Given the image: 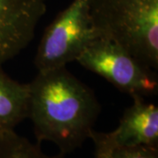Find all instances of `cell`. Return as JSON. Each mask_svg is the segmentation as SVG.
<instances>
[{
	"label": "cell",
	"instance_id": "7",
	"mask_svg": "<svg viewBox=\"0 0 158 158\" xmlns=\"http://www.w3.org/2000/svg\"><path fill=\"white\" fill-rule=\"evenodd\" d=\"M29 85L11 78L0 67V136L27 118Z\"/></svg>",
	"mask_w": 158,
	"mask_h": 158
},
{
	"label": "cell",
	"instance_id": "3",
	"mask_svg": "<svg viewBox=\"0 0 158 158\" xmlns=\"http://www.w3.org/2000/svg\"><path fill=\"white\" fill-rule=\"evenodd\" d=\"M90 9V0H73L46 27L34 57L38 72L66 67L99 37Z\"/></svg>",
	"mask_w": 158,
	"mask_h": 158
},
{
	"label": "cell",
	"instance_id": "2",
	"mask_svg": "<svg viewBox=\"0 0 158 158\" xmlns=\"http://www.w3.org/2000/svg\"><path fill=\"white\" fill-rule=\"evenodd\" d=\"M90 11L99 36L157 70L158 0H90Z\"/></svg>",
	"mask_w": 158,
	"mask_h": 158
},
{
	"label": "cell",
	"instance_id": "9",
	"mask_svg": "<svg viewBox=\"0 0 158 158\" xmlns=\"http://www.w3.org/2000/svg\"><path fill=\"white\" fill-rule=\"evenodd\" d=\"M40 142H32L15 131L0 136V158H65L66 155L59 152L49 156L46 154Z\"/></svg>",
	"mask_w": 158,
	"mask_h": 158
},
{
	"label": "cell",
	"instance_id": "6",
	"mask_svg": "<svg viewBox=\"0 0 158 158\" xmlns=\"http://www.w3.org/2000/svg\"><path fill=\"white\" fill-rule=\"evenodd\" d=\"M115 129L106 133L113 143L158 148V107L144 98H133Z\"/></svg>",
	"mask_w": 158,
	"mask_h": 158
},
{
	"label": "cell",
	"instance_id": "4",
	"mask_svg": "<svg viewBox=\"0 0 158 158\" xmlns=\"http://www.w3.org/2000/svg\"><path fill=\"white\" fill-rule=\"evenodd\" d=\"M76 62L132 98H145L157 93L158 80L155 70L145 66L113 40L98 37Z\"/></svg>",
	"mask_w": 158,
	"mask_h": 158
},
{
	"label": "cell",
	"instance_id": "8",
	"mask_svg": "<svg viewBox=\"0 0 158 158\" xmlns=\"http://www.w3.org/2000/svg\"><path fill=\"white\" fill-rule=\"evenodd\" d=\"M90 139L94 143V158H158L156 148L118 145L106 133L93 130Z\"/></svg>",
	"mask_w": 158,
	"mask_h": 158
},
{
	"label": "cell",
	"instance_id": "5",
	"mask_svg": "<svg viewBox=\"0 0 158 158\" xmlns=\"http://www.w3.org/2000/svg\"><path fill=\"white\" fill-rule=\"evenodd\" d=\"M47 0H0V67L31 43Z\"/></svg>",
	"mask_w": 158,
	"mask_h": 158
},
{
	"label": "cell",
	"instance_id": "1",
	"mask_svg": "<svg viewBox=\"0 0 158 158\" xmlns=\"http://www.w3.org/2000/svg\"><path fill=\"white\" fill-rule=\"evenodd\" d=\"M28 85L27 118L37 142L50 141L64 155L82 147L101 112L94 91L66 67L38 72Z\"/></svg>",
	"mask_w": 158,
	"mask_h": 158
}]
</instances>
